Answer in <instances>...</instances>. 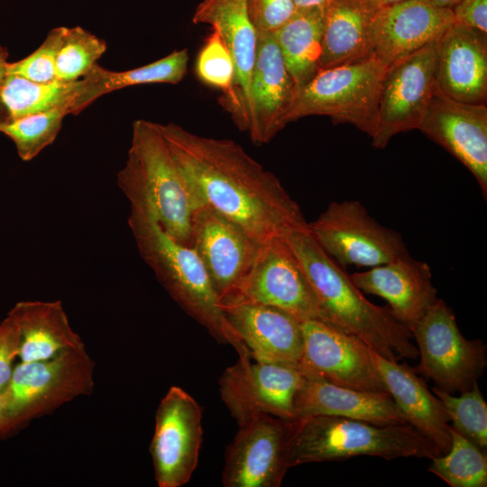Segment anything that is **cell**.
<instances>
[{"label":"cell","instance_id":"obj_29","mask_svg":"<svg viewBox=\"0 0 487 487\" xmlns=\"http://www.w3.org/2000/svg\"><path fill=\"white\" fill-rule=\"evenodd\" d=\"M324 9H297L286 23L271 32L297 90L319 71Z\"/></svg>","mask_w":487,"mask_h":487},{"label":"cell","instance_id":"obj_25","mask_svg":"<svg viewBox=\"0 0 487 487\" xmlns=\"http://www.w3.org/2000/svg\"><path fill=\"white\" fill-rule=\"evenodd\" d=\"M334 416L378 425L409 424L387 392L360 391L304 377L294 400V418Z\"/></svg>","mask_w":487,"mask_h":487},{"label":"cell","instance_id":"obj_19","mask_svg":"<svg viewBox=\"0 0 487 487\" xmlns=\"http://www.w3.org/2000/svg\"><path fill=\"white\" fill-rule=\"evenodd\" d=\"M296 91L273 34L257 33L250 82L251 114L247 130L253 143H268L284 128L285 115Z\"/></svg>","mask_w":487,"mask_h":487},{"label":"cell","instance_id":"obj_22","mask_svg":"<svg viewBox=\"0 0 487 487\" xmlns=\"http://www.w3.org/2000/svg\"><path fill=\"white\" fill-rule=\"evenodd\" d=\"M195 24H209L225 41L234 65V101L230 112L237 127L247 132L250 122V82L254 63L257 32L248 0H202L192 16Z\"/></svg>","mask_w":487,"mask_h":487},{"label":"cell","instance_id":"obj_14","mask_svg":"<svg viewBox=\"0 0 487 487\" xmlns=\"http://www.w3.org/2000/svg\"><path fill=\"white\" fill-rule=\"evenodd\" d=\"M436 42L387 67L381 81L372 146L384 149L396 134L418 129L436 88Z\"/></svg>","mask_w":487,"mask_h":487},{"label":"cell","instance_id":"obj_3","mask_svg":"<svg viewBox=\"0 0 487 487\" xmlns=\"http://www.w3.org/2000/svg\"><path fill=\"white\" fill-rule=\"evenodd\" d=\"M117 185L131 209L155 221L170 236L189 246L193 211L200 205L175 162L159 124L133 123L131 145Z\"/></svg>","mask_w":487,"mask_h":487},{"label":"cell","instance_id":"obj_6","mask_svg":"<svg viewBox=\"0 0 487 487\" xmlns=\"http://www.w3.org/2000/svg\"><path fill=\"white\" fill-rule=\"evenodd\" d=\"M95 366L86 348L67 350L47 360L16 364L2 392L4 438L67 402L91 395L95 387Z\"/></svg>","mask_w":487,"mask_h":487},{"label":"cell","instance_id":"obj_15","mask_svg":"<svg viewBox=\"0 0 487 487\" xmlns=\"http://www.w3.org/2000/svg\"><path fill=\"white\" fill-rule=\"evenodd\" d=\"M302 332L299 369L305 377L388 393L372 359V349L363 341L319 319L303 321Z\"/></svg>","mask_w":487,"mask_h":487},{"label":"cell","instance_id":"obj_16","mask_svg":"<svg viewBox=\"0 0 487 487\" xmlns=\"http://www.w3.org/2000/svg\"><path fill=\"white\" fill-rule=\"evenodd\" d=\"M241 300L275 307L302 322L321 320L315 292L285 237L262 244L237 296L226 303Z\"/></svg>","mask_w":487,"mask_h":487},{"label":"cell","instance_id":"obj_9","mask_svg":"<svg viewBox=\"0 0 487 487\" xmlns=\"http://www.w3.org/2000/svg\"><path fill=\"white\" fill-rule=\"evenodd\" d=\"M308 230L317 244L345 268L374 267L406 253L397 231L381 225L358 200L333 201Z\"/></svg>","mask_w":487,"mask_h":487},{"label":"cell","instance_id":"obj_27","mask_svg":"<svg viewBox=\"0 0 487 487\" xmlns=\"http://www.w3.org/2000/svg\"><path fill=\"white\" fill-rule=\"evenodd\" d=\"M7 315L19 330L20 362L47 360L67 350L86 348L60 300L19 301Z\"/></svg>","mask_w":487,"mask_h":487},{"label":"cell","instance_id":"obj_38","mask_svg":"<svg viewBox=\"0 0 487 487\" xmlns=\"http://www.w3.org/2000/svg\"><path fill=\"white\" fill-rule=\"evenodd\" d=\"M20 334L14 320L7 315L0 323V392L5 389L19 358Z\"/></svg>","mask_w":487,"mask_h":487},{"label":"cell","instance_id":"obj_36","mask_svg":"<svg viewBox=\"0 0 487 487\" xmlns=\"http://www.w3.org/2000/svg\"><path fill=\"white\" fill-rule=\"evenodd\" d=\"M61 26L49 32L44 41L29 56L6 65V75L19 76L38 83L56 80L55 59Z\"/></svg>","mask_w":487,"mask_h":487},{"label":"cell","instance_id":"obj_10","mask_svg":"<svg viewBox=\"0 0 487 487\" xmlns=\"http://www.w3.org/2000/svg\"><path fill=\"white\" fill-rule=\"evenodd\" d=\"M304 377L299 366L245 354L223 372L220 397L237 424L259 415L294 419V400Z\"/></svg>","mask_w":487,"mask_h":487},{"label":"cell","instance_id":"obj_23","mask_svg":"<svg viewBox=\"0 0 487 487\" xmlns=\"http://www.w3.org/2000/svg\"><path fill=\"white\" fill-rule=\"evenodd\" d=\"M363 292L384 299L409 331L437 300L429 265L409 252L370 270L350 275Z\"/></svg>","mask_w":487,"mask_h":487},{"label":"cell","instance_id":"obj_4","mask_svg":"<svg viewBox=\"0 0 487 487\" xmlns=\"http://www.w3.org/2000/svg\"><path fill=\"white\" fill-rule=\"evenodd\" d=\"M128 225L141 258L173 300L217 342L233 346L238 356L249 354L227 321L196 252L173 239L142 213L131 209Z\"/></svg>","mask_w":487,"mask_h":487},{"label":"cell","instance_id":"obj_40","mask_svg":"<svg viewBox=\"0 0 487 487\" xmlns=\"http://www.w3.org/2000/svg\"><path fill=\"white\" fill-rule=\"evenodd\" d=\"M333 0H294L297 9H307L312 7L325 8Z\"/></svg>","mask_w":487,"mask_h":487},{"label":"cell","instance_id":"obj_11","mask_svg":"<svg viewBox=\"0 0 487 487\" xmlns=\"http://www.w3.org/2000/svg\"><path fill=\"white\" fill-rule=\"evenodd\" d=\"M202 414V407L179 386L161 400L150 445L159 487H181L192 477L203 439Z\"/></svg>","mask_w":487,"mask_h":487},{"label":"cell","instance_id":"obj_31","mask_svg":"<svg viewBox=\"0 0 487 487\" xmlns=\"http://www.w3.org/2000/svg\"><path fill=\"white\" fill-rule=\"evenodd\" d=\"M451 446L446 454L431 459L428 471L451 487H486L487 455L450 426Z\"/></svg>","mask_w":487,"mask_h":487},{"label":"cell","instance_id":"obj_13","mask_svg":"<svg viewBox=\"0 0 487 487\" xmlns=\"http://www.w3.org/2000/svg\"><path fill=\"white\" fill-rule=\"evenodd\" d=\"M294 419L259 415L238 424L222 473L225 487H279L289 470L287 450Z\"/></svg>","mask_w":487,"mask_h":487},{"label":"cell","instance_id":"obj_7","mask_svg":"<svg viewBox=\"0 0 487 487\" xmlns=\"http://www.w3.org/2000/svg\"><path fill=\"white\" fill-rule=\"evenodd\" d=\"M387 66L376 57L320 69L297 90L285 124L308 115H326L351 124L371 138L378 124V103Z\"/></svg>","mask_w":487,"mask_h":487},{"label":"cell","instance_id":"obj_20","mask_svg":"<svg viewBox=\"0 0 487 487\" xmlns=\"http://www.w3.org/2000/svg\"><path fill=\"white\" fill-rule=\"evenodd\" d=\"M222 309L252 358L299 367L302 321L275 307L249 301L223 304Z\"/></svg>","mask_w":487,"mask_h":487},{"label":"cell","instance_id":"obj_26","mask_svg":"<svg viewBox=\"0 0 487 487\" xmlns=\"http://www.w3.org/2000/svg\"><path fill=\"white\" fill-rule=\"evenodd\" d=\"M378 0H333L324 9L319 70L373 56L372 32Z\"/></svg>","mask_w":487,"mask_h":487},{"label":"cell","instance_id":"obj_42","mask_svg":"<svg viewBox=\"0 0 487 487\" xmlns=\"http://www.w3.org/2000/svg\"><path fill=\"white\" fill-rule=\"evenodd\" d=\"M427 1L436 6L451 9L460 0H427Z\"/></svg>","mask_w":487,"mask_h":487},{"label":"cell","instance_id":"obj_43","mask_svg":"<svg viewBox=\"0 0 487 487\" xmlns=\"http://www.w3.org/2000/svg\"><path fill=\"white\" fill-rule=\"evenodd\" d=\"M5 413L2 393L0 392V439L4 438Z\"/></svg>","mask_w":487,"mask_h":487},{"label":"cell","instance_id":"obj_28","mask_svg":"<svg viewBox=\"0 0 487 487\" xmlns=\"http://www.w3.org/2000/svg\"><path fill=\"white\" fill-rule=\"evenodd\" d=\"M188 58V50L182 49L150 64L124 71H111L96 63L78 79L70 114L78 115L101 96L127 87L155 83L178 84L187 74Z\"/></svg>","mask_w":487,"mask_h":487},{"label":"cell","instance_id":"obj_34","mask_svg":"<svg viewBox=\"0 0 487 487\" xmlns=\"http://www.w3.org/2000/svg\"><path fill=\"white\" fill-rule=\"evenodd\" d=\"M433 393L441 400L452 428L481 449L487 447V404L475 382L458 397L434 387Z\"/></svg>","mask_w":487,"mask_h":487},{"label":"cell","instance_id":"obj_12","mask_svg":"<svg viewBox=\"0 0 487 487\" xmlns=\"http://www.w3.org/2000/svg\"><path fill=\"white\" fill-rule=\"evenodd\" d=\"M262 244L206 204L193 211L189 246L201 260L221 305L237 296Z\"/></svg>","mask_w":487,"mask_h":487},{"label":"cell","instance_id":"obj_5","mask_svg":"<svg viewBox=\"0 0 487 487\" xmlns=\"http://www.w3.org/2000/svg\"><path fill=\"white\" fill-rule=\"evenodd\" d=\"M439 449L409 424L378 425L334 416L295 418L287 450L289 469L354 456L432 459Z\"/></svg>","mask_w":487,"mask_h":487},{"label":"cell","instance_id":"obj_35","mask_svg":"<svg viewBox=\"0 0 487 487\" xmlns=\"http://www.w3.org/2000/svg\"><path fill=\"white\" fill-rule=\"evenodd\" d=\"M196 72L203 83L223 93L221 105L230 113L234 101V65L225 41L215 28L198 52Z\"/></svg>","mask_w":487,"mask_h":487},{"label":"cell","instance_id":"obj_30","mask_svg":"<svg viewBox=\"0 0 487 487\" xmlns=\"http://www.w3.org/2000/svg\"><path fill=\"white\" fill-rule=\"evenodd\" d=\"M78 80L38 83L14 75H5L0 83V102L8 120L44 112L73 101Z\"/></svg>","mask_w":487,"mask_h":487},{"label":"cell","instance_id":"obj_37","mask_svg":"<svg viewBox=\"0 0 487 487\" xmlns=\"http://www.w3.org/2000/svg\"><path fill=\"white\" fill-rule=\"evenodd\" d=\"M248 7L257 33L274 32L297 10L294 0H248Z\"/></svg>","mask_w":487,"mask_h":487},{"label":"cell","instance_id":"obj_17","mask_svg":"<svg viewBox=\"0 0 487 487\" xmlns=\"http://www.w3.org/2000/svg\"><path fill=\"white\" fill-rule=\"evenodd\" d=\"M418 130L455 157L487 198V106L455 100L436 85Z\"/></svg>","mask_w":487,"mask_h":487},{"label":"cell","instance_id":"obj_18","mask_svg":"<svg viewBox=\"0 0 487 487\" xmlns=\"http://www.w3.org/2000/svg\"><path fill=\"white\" fill-rule=\"evenodd\" d=\"M454 22L451 9L427 0L381 6L372 26L373 56L389 67L436 41Z\"/></svg>","mask_w":487,"mask_h":487},{"label":"cell","instance_id":"obj_44","mask_svg":"<svg viewBox=\"0 0 487 487\" xmlns=\"http://www.w3.org/2000/svg\"><path fill=\"white\" fill-rule=\"evenodd\" d=\"M378 1L381 6H384V5H392V4H395L403 0H378Z\"/></svg>","mask_w":487,"mask_h":487},{"label":"cell","instance_id":"obj_24","mask_svg":"<svg viewBox=\"0 0 487 487\" xmlns=\"http://www.w3.org/2000/svg\"><path fill=\"white\" fill-rule=\"evenodd\" d=\"M373 363L408 423L434 444L441 455L451 446L449 418L441 400L407 363L391 361L371 350Z\"/></svg>","mask_w":487,"mask_h":487},{"label":"cell","instance_id":"obj_41","mask_svg":"<svg viewBox=\"0 0 487 487\" xmlns=\"http://www.w3.org/2000/svg\"><path fill=\"white\" fill-rule=\"evenodd\" d=\"M8 52L5 47L0 46V83L6 75V65L8 63Z\"/></svg>","mask_w":487,"mask_h":487},{"label":"cell","instance_id":"obj_2","mask_svg":"<svg viewBox=\"0 0 487 487\" xmlns=\"http://www.w3.org/2000/svg\"><path fill=\"white\" fill-rule=\"evenodd\" d=\"M285 238L315 292L322 321L358 337L389 360L418 357L409 328L390 308L377 306L363 296L345 268L317 244L308 226Z\"/></svg>","mask_w":487,"mask_h":487},{"label":"cell","instance_id":"obj_39","mask_svg":"<svg viewBox=\"0 0 487 487\" xmlns=\"http://www.w3.org/2000/svg\"><path fill=\"white\" fill-rule=\"evenodd\" d=\"M451 10L455 22L487 33V0H460Z\"/></svg>","mask_w":487,"mask_h":487},{"label":"cell","instance_id":"obj_8","mask_svg":"<svg viewBox=\"0 0 487 487\" xmlns=\"http://www.w3.org/2000/svg\"><path fill=\"white\" fill-rule=\"evenodd\" d=\"M417 343L418 370L449 393L473 387L487 366V347L480 339H466L454 311L441 299L411 329Z\"/></svg>","mask_w":487,"mask_h":487},{"label":"cell","instance_id":"obj_33","mask_svg":"<svg viewBox=\"0 0 487 487\" xmlns=\"http://www.w3.org/2000/svg\"><path fill=\"white\" fill-rule=\"evenodd\" d=\"M106 43L80 26H61L55 59L56 80L69 82L83 78L105 53Z\"/></svg>","mask_w":487,"mask_h":487},{"label":"cell","instance_id":"obj_32","mask_svg":"<svg viewBox=\"0 0 487 487\" xmlns=\"http://www.w3.org/2000/svg\"><path fill=\"white\" fill-rule=\"evenodd\" d=\"M70 114L69 104L21 118L0 122V133L14 143L23 161L35 158L56 139L64 117Z\"/></svg>","mask_w":487,"mask_h":487},{"label":"cell","instance_id":"obj_1","mask_svg":"<svg viewBox=\"0 0 487 487\" xmlns=\"http://www.w3.org/2000/svg\"><path fill=\"white\" fill-rule=\"evenodd\" d=\"M178 167L200 204L236 224L260 244L308 226L280 180L231 139L159 124Z\"/></svg>","mask_w":487,"mask_h":487},{"label":"cell","instance_id":"obj_21","mask_svg":"<svg viewBox=\"0 0 487 487\" xmlns=\"http://www.w3.org/2000/svg\"><path fill=\"white\" fill-rule=\"evenodd\" d=\"M435 78L447 96L486 105L487 33L454 22L436 42Z\"/></svg>","mask_w":487,"mask_h":487}]
</instances>
